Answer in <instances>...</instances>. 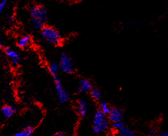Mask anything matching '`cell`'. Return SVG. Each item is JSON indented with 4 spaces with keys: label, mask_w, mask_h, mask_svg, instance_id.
Segmentation results:
<instances>
[{
    "label": "cell",
    "mask_w": 168,
    "mask_h": 136,
    "mask_svg": "<svg viewBox=\"0 0 168 136\" xmlns=\"http://www.w3.org/2000/svg\"><path fill=\"white\" fill-rule=\"evenodd\" d=\"M30 15L32 23L36 29L43 27L46 20V10L43 7L33 6L30 9Z\"/></svg>",
    "instance_id": "obj_1"
},
{
    "label": "cell",
    "mask_w": 168,
    "mask_h": 136,
    "mask_svg": "<svg viewBox=\"0 0 168 136\" xmlns=\"http://www.w3.org/2000/svg\"><path fill=\"white\" fill-rule=\"evenodd\" d=\"M42 37L49 43L53 45H58L61 41L60 34L55 28L46 26L42 28Z\"/></svg>",
    "instance_id": "obj_2"
},
{
    "label": "cell",
    "mask_w": 168,
    "mask_h": 136,
    "mask_svg": "<svg viewBox=\"0 0 168 136\" xmlns=\"http://www.w3.org/2000/svg\"><path fill=\"white\" fill-rule=\"evenodd\" d=\"M53 77H54V81L55 82V90L58 99H59L61 103H65L68 100V93L64 90L63 85L59 81V79H58V76L56 75H53Z\"/></svg>",
    "instance_id": "obj_3"
},
{
    "label": "cell",
    "mask_w": 168,
    "mask_h": 136,
    "mask_svg": "<svg viewBox=\"0 0 168 136\" xmlns=\"http://www.w3.org/2000/svg\"><path fill=\"white\" fill-rule=\"evenodd\" d=\"M60 67L62 70L67 73H71L73 71V63L70 58L65 54H62L60 57Z\"/></svg>",
    "instance_id": "obj_4"
},
{
    "label": "cell",
    "mask_w": 168,
    "mask_h": 136,
    "mask_svg": "<svg viewBox=\"0 0 168 136\" xmlns=\"http://www.w3.org/2000/svg\"><path fill=\"white\" fill-rule=\"evenodd\" d=\"M123 117L122 111L119 109L114 108L110 110L109 113V119L113 123L121 121Z\"/></svg>",
    "instance_id": "obj_5"
},
{
    "label": "cell",
    "mask_w": 168,
    "mask_h": 136,
    "mask_svg": "<svg viewBox=\"0 0 168 136\" xmlns=\"http://www.w3.org/2000/svg\"><path fill=\"white\" fill-rule=\"evenodd\" d=\"M5 52H6L7 57L10 59L11 61H12L13 64L17 65L18 61H19V57H18L17 53L14 51V50L11 49L10 48H7V49H5Z\"/></svg>",
    "instance_id": "obj_6"
},
{
    "label": "cell",
    "mask_w": 168,
    "mask_h": 136,
    "mask_svg": "<svg viewBox=\"0 0 168 136\" xmlns=\"http://www.w3.org/2000/svg\"><path fill=\"white\" fill-rule=\"evenodd\" d=\"M92 89V85L88 80H82L79 83V90L83 92H87L91 91Z\"/></svg>",
    "instance_id": "obj_7"
},
{
    "label": "cell",
    "mask_w": 168,
    "mask_h": 136,
    "mask_svg": "<svg viewBox=\"0 0 168 136\" xmlns=\"http://www.w3.org/2000/svg\"><path fill=\"white\" fill-rule=\"evenodd\" d=\"M109 126V123L107 121H103L102 122L99 123V124H96L94 126L93 128V130L95 133H102L106 130V129L108 128Z\"/></svg>",
    "instance_id": "obj_8"
},
{
    "label": "cell",
    "mask_w": 168,
    "mask_h": 136,
    "mask_svg": "<svg viewBox=\"0 0 168 136\" xmlns=\"http://www.w3.org/2000/svg\"><path fill=\"white\" fill-rule=\"evenodd\" d=\"M77 111H78L79 114L80 116H86L87 109V104L86 102L83 100H80L78 102V105H77Z\"/></svg>",
    "instance_id": "obj_9"
},
{
    "label": "cell",
    "mask_w": 168,
    "mask_h": 136,
    "mask_svg": "<svg viewBox=\"0 0 168 136\" xmlns=\"http://www.w3.org/2000/svg\"><path fill=\"white\" fill-rule=\"evenodd\" d=\"M4 116L7 118H9L14 114L16 109L12 106H4L2 109Z\"/></svg>",
    "instance_id": "obj_10"
},
{
    "label": "cell",
    "mask_w": 168,
    "mask_h": 136,
    "mask_svg": "<svg viewBox=\"0 0 168 136\" xmlns=\"http://www.w3.org/2000/svg\"><path fill=\"white\" fill-rule=\"evenodd\" d=\"M33 128L31 126H28L23 130H21V131L16 133V134L13 136H31L32 133H33Z\"/></svg>",
    "instance_id": "obj_11"
},
{
    "label": "cell",
    "mask_w": 168,
    "mask_h": 136,
    "mask_svg": "<svg viewBox=\"0 0 168 136\" xmlns=\"http://www.w3.org/2000/svg\"><path fill=\"white\" fill-rule=\"evenodd\" d=\"M105 120V114H104L102 111H98L97 113L95 114L94 118V124H98L99 123L102 122Z\"/></svg>",
    "instance_id": "obj_12"
},
{
    "label": "cell",
    "mask_w": 168,
    "mask_h": 136,
    "mask_svg": "<svg viewBox=\"0 0 168 136\" xmlns=\"http://www.w3.org/2000/svg\"><path fill=\"white\" fill-rule=\"evenodd\" d=\"M119 136H135L134 132L126 127H124V129H121V130H119Z\"/></svg>",
    "instance_id": "obj_13"
},
{
    "label": "cell",
    "mask_w": 168,
    "mask_h": 136,
    "mask_svg": "<svg viewBox=\"0 0 168 136\" xmlns=\"http://www.w3.org/2000/svg\"><path fill=\"white\" fill-rule=\"evenodd\" d=\"M30 42V37L24 36L21 38L18 42V45L19 47H25Z\"/></svg>",
    "instance_id": "obj_14"
},
{
    "label": "cell",
    "mask_w": 168,
    "mask_h": 136,
    "mask_svg": "<svg viewBox=\"0 0 168 136\" xmlns=\"http://www.w3.org/2000/svg\"><path fill=\"white\" fill-rule=\"evenodd\" d=\"M110 110H111V109H110V107H109V106L108 105L107 103L105 102H102V103H101L100 111H102L104 114H109Z\"/></svg>",
    "instance_id": "obj_15"
},
{
    "label": "cell",
    "mask_w": 168,
    "mask_h": 136,
    "mask_svg": "<svg viewBox=\"0 0 168 136\" xmlns=\"http://www.w3.org/2000/svg\"><path fill=\"white\" fill-rule=\"evenodd\" d=\"M60 66L57 63H53L50 64L49 67V71L53 75H56V73L59 70Z\"/></svg>",
    "instance_id": "obj_16"
},
{
    "label": "cell",
    "mask_w": 168,
    "mask_h": 136,
    "mask_svg": "<svg viewBox=\"0 0 168 136\" xmlns=\"http://www.w3.org/2000/svg\"><path fill=\"white\" fill-rule=\"evenodd\" d=\"M91 95L92 96V97L94 99H96V100H99L101 97H102V95H101L100 91L97 88L92 89Z\"/></svg>",
    "instance_id": "obj_17"
},
{
    "label": "cell",
    "mask_w": 168,
    "mask_h": 136,
    "mask_svg": "<svg viewBox=\"0 0 168 136\" xmlns=\"http://www.w3.org/2000/svg\"><path fill=\"white\" fill-rule=\"evenodd\" d=\"M113 127L114 129L116 130H121V129H124V128L125 127L124 126V124L123 122L121 121H119V122H116V123H114L113 124Z\"/></svg>",
    "instance_id": "obj_18"
},
{
    "label": "cell",
    "mask_w": 168,
    "mask_h": 136,
    "mask_svg": "<svg viewBox=\"0 0 168 136\" xmlns=\"http://www.w3.org/2000/svg\"><path fill=\"white\" fill-rule=\"evenodd\" d=\"M7 3V0H2V1L0 2V14L3 11L4 8L5 7V5H6Z\"/></svg>",
    "instance_id": "obj_19"
},
{
    "label": "cell",
    "mask_w": 168,
    "mask_h": 136,
    "mask_svg": "<svg viewBox=\"0 0 168 136\" xmlns=\"http://www.w3.org/2000/svg\"><path fill=\"white\" fill-rule=\"evenodd\" d=\"M54 136H65V134L63 133H55Z\"/></svg>",
    "instance_id": "obj_20"
},
{
    "label": "cell",
    "mask_w": 168,
    "mask_h": 136,
    "mask_svg": "<svg viewBox=\"0 0 168 136\" xmlns=\"http://www.w3.org/2000/svg\"><path fill=\"white\" fill-rule=\"evenodd\" d=\"M149 135H150V136H155V132L153 131V130H150L149 131Z\"/></svg>",
    "instance_id": "obj_21"
},
{
    "label": "cell",
    "mask_w": 168,
    "mask_h": 136,
    "mask_svg": "<svg viewBox=\"0 0 168 136\" xmlns=\"http://www.w3.org/2000/svg\"><path fill=\"white\" fill-rule=\"evenodd\" d=\"M162 136H168V132L165 131L162 133Z\"/></svg>",
    "instance_id": "obj_22"
},
{
    "label": "cell",
    "mask_w": 168,
    "mask_h": 136,
    "mask_svg": "<svg viewBox=\"0 0 168 136\" xmlns=\"http://www.w3.org/2000/svg\"><path fill=\"white\" fill-rule=\"evenodd\" d=\"M0 47H2V42L0 41Z\"/></svg>",
    "instance_id": "obj_23"
}]
</instances>
